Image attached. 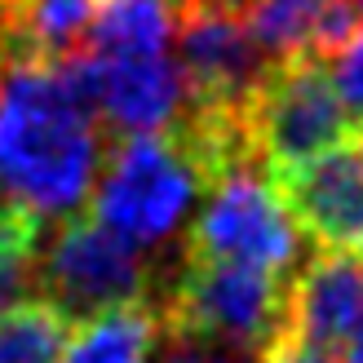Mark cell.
I'll list each match as a JSON object with an SVG mask.
<instances>
[{"mask_svg":"<svg viewBox=\"0 0 363 363\" xmlns=\"http://www.w3.org/2000/svg\"><path fill=\"white\" fill-rule=\"evenodd\" d=\"M293 226L311 235L319 252H350L363 240V124L306 164L270 177Z\"/></svg>","mask_w":363,"mask_h":363,"instance_id":"obj_7","label":"cell"},{"mask_svg":"<svg viewBox=\"0 0 363 363\" xmlns=\"http://www.w3.org/2000/svg\"><path fill=\"white\" fill-rule=\"evenodd\" d=\"M244 129L266 173L279 177L346 138L350 111L341 106L323 58H279L266 62L252 89L244 106Z\"/></svg>","mask_w":363,"mask_h":363,"instance_id":"obj_3","label":"cell"},{"mask_svg":"<svg viewBox=\"0 0 363 363\" xmlns=\"http://www.w3.org/2000/svg\"><path fill=\"white\" fill-rule=\"evenodd\" d=\"M35 288L40 301L53 306L67 323H84L120 306L151 301V266L142 248L124 244L94 217H76L62 222L49 244H40Z\"/></svg>","mask_w":363,"mask_h":363,"instance_id":"obj_6","label":"cell"},{"mask_svg":"<svg viewBox=\"0 0 363 363\" xmlns=\"http://www.w3.org/2000/svg\"><path fill=\"white\" fill-rule=\"evenodd\" d=\"M160 341V306L138 301L76 323L58 363H151Z\"/></svg>","mask_w":363,"mask_h":363,"instance_id":"obj_12","label":"cell"},{"mask_svg":"<svg viewBox=\"0 0 363 363\" xmlns=\"http://www.w3.org/2000/svg\"><path fill=\"white\" fill-rule=\"evenodd\" d=\"M240 23L266 62L279 58L333 62L363 31L350 0H248Z\"/></svg>","mask_w":363,"mask_h":363,"instance_id":"obj_10","label":"cell"},{"mask_svg":"<svg viewBox=\"0 0 363 363\" xmlns=\"http://www.w3.org/2000/svg\"><path fill=\"white\" fill-rule=\"evenodd\" d=\"M337 363H363V333H359V337L350 341V346L337 354Z\"/></svg>","mask_w":363,"mask_h":363,"instance_id":"obj_18","label":"cell"},{"mask_svg":"<svg viewBox=\"0 0 363 363\" xmlns=\"http://www.w3.org/2000/svg\"><path fill=\"white\" fill-rule=\"evenodd\" d=\"M177 31L173 0H94L84 53L129 58V53H169Z\"/></svg>","mask_w":363,"mask_h":363,"instance_id":"obj_11","label":"cell"},{"mask_svg":"<svg viewBox=\"0 0 363 363\" xmlns=\"http://www.w3.org/2000/svg\"><path fill=\"white\" fill-rule=\"evenodd\" d=\"M40 244H45V222H35V217L5 204V217H0V319L13 306L31 301L27 293L35 284Z\"/></svg>","mask_w":363,"mask_h":363,"instance_id":"obj_14","label":"cell"},{"mask_svg":"<svg viewBox=\"0 0 363 363\" xmlns=\"http://www.w3.org/2000/svg\"><path fill=\"white\" fill-rule=\"evenodd\" d=\"M208 191L195 151L173 124L147 138H120L89 195V217L124 244H164L191 213L195 195Z\"/></svg>","mask_w":363,"mask_h":363,"instance_id":"obj_2","label":"cell"},{"mask_svg":"<svg viewBox=\"0 0 363 363\" xmlns=\"http://www.w3.org/2000/svg\"><path fill=\"white\" fill-rule=\"evenodd\" d=\"M173 40H177V71L182 84H186L191 111L244 120V106L266 71V58L248 40L240 13L182 9Z\"/></svg>","mask_w":363,"mask_h":363,"instance_id":"obj_8","label":"cell"},{"mask_svg":"<svg viewBox=\"0 0 363 363\" xmlns=\"http://www.w3.org/2000/svg\"><path fill=\"white\" fill-rule=\"evenodd\" d=\"M315 350L341 354L363 333V262L359 252H315L288 279V328Z\"/></svg>","mask_w":363,"mask_h":363,"instance_id":"obj_9","label":"cell"},{"mask_svg":"<svg viewBox=\"0 0 363 363\" xmlns=\"http://www.w3.org/2000/svg\"><path fill=\"white\" fill-rule=\"evenodd\" d=\"M328 71H333V84L341 94V106L350 116H359V124H363V31L328 62Z\"/></svg>","mask_w":363,"mask_h":363,"instance_id":"obj_16","label":"cell"},{"mask_svg":"<svg viewBox=\"0 0 363 363\" xmlns=\"http://www.w3.org/2000/svg\"><path fill=\"white\" fill-rule=\"evenodd\" d=\"M350 5H354V13H359V23H363V0H350Z\"/></svg>","mask_w":363,"mask_h":363,"instance_id":"obj_19","label":"cell"},{"mask_svg":"<svg viewBox=\"0 0 363 363\" xmlns=\"http://www.w3.org/2000/svg\"><path fill=\"white\" fill-rule=\"evenodd\" d=\"M173 9H217V13H244L248 0H173Z\"/></svg>","mask_w":363,"mask_h":363,"instance_id":"obj_17","label":"cell"},{"mask_svg":"<svg viewBox=\"0 0 363 363\" xmlns=\"http://www.w3.org/2000/svg\"><path fill=\"white\" fill-rule=\"evenodd\" d=\"M67 337L71 323L40 297H31L0 319V363H58Z\"/></svg>","mask_w":363,"mask_h":363,"instance_id":"obj_13","label":"cell"},{"mask_svg":"<svg viewBox=\"0 0 363 363\" xmlns=\"http://www.w3.org/2000/svg\"><path fill=\"white\" fill-rule=\"evenodd\" d=\"M151 363H262V359L240 350V346H226V341L177 333V328H164V323H160V341H155Z\"/></svg>","mask_w":363,"mask_h":363,"instance_id":"obj_15","label":"cell"},{"mask_svg":"<svg viewBox=\"0 0 363 363\" xmlns=\"http://www.w3.org/2000/svg\"><path fill=\"white\" fill-rule=\"evenodd\" d=\"M102 164L98 116L67 62L0 67V204L49 222L80 213Z\"/></svg>","mask_w":363,"mask_h":363,"instance_id":"obj_1","label":"cell"},{"mask_svg":"<svg viewBox=\"0 0 363 363\" xmlns=\"http://www.w3.org/2000/svg\"><path fill=\"white\" fill-rule=\"evenodd\" d=\"M359 262H363V240H359Z\"/></svg>","mask_w":363,"mask_h":363,"instance_id":"obj_20","label":"cell"},{"mask_svg":"<svg viewBox=\"0 0 363 363\" xmlns=\"http://www.w3.org/2000/svg\"><path fill=\"white\" fill-rule=\"evenodd\" d=\"M0 217H5V204H0Z\"/></svg>","mask_w":363,"mask_h":363,"instance_id":"obj_21","label":"cell"},{"mask_svg":"<svg viewBox=\"0 0 363 363\" xmlns=\"http://www.w3.org/2000/svg\"><path fill=\"white\" fill-rule=\"evenodd\" d=\"M297 252L301 230L279 204L270 173L257 160H248V164L226 169L208 186V204L195 217L182 262H222L262 270L275 279H293L288 270H293Z\"/></svg>","mask_w":363,"mask_h":363,"instance_id":"obj_4","label":"cell"},{"mask_svg":"<svg viewBox=\"0 0 363 363\" xmlns=\"http://www.w3.org/2000/svg\"><path fill=\"white\" fill-rule=\"evenodd\" d=\"M155 306L164 328L213 337L262 359L288 328V279L248 266L182 262V275Z\"/></svg>","mask_w":363,"mask_h":363,"instance_id":"obj_5","label":"cell"}]
</instances>
